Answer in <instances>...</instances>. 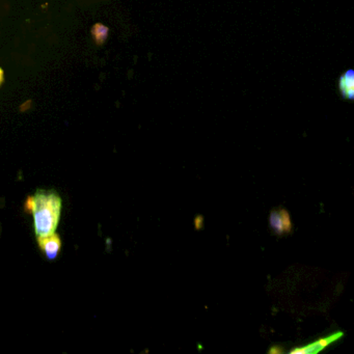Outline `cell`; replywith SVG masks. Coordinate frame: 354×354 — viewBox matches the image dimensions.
<instances>
[{"label": "cell", "instance_id": "cell-9", "mask_svg": "<svg viewBox=\"0 0 354 354\" xmlns=\"http://www.w3.org/2000/svg\"><path fill=\"white\" fill-rule=\"evenodd\" d=\"M3 81H4V71L0 69V84L3 83Z\"/></svg>", "mask_w": 354, "mask_h": 354}, {"label": "cell", "instance_id": "cell-5", "mask_svg": "<svg viewBox=\"0 0 354 354\" xmlns=\"http://www.w3.org/2000/svg\"><path fill=\"white\" fill-rule=\"evenodd\" d=\"M39 245L44 251L45 256L49 260H53L57 257L58 252L61 251L62 248V241L60 236H57L55 233L47 236V237H37Z\"/></svg>", "mask_w": 354, "mask_h": 354}, {"label": "cell", "instance_id": "cell-3", "mask_svg": "<svg viewBox=\"0 0 354 354\" xmlns=\"http://www.w3.org/2000/svg\"><path fill=\"white\" fill-rule=\"evenodd\" d=\"M341 337H343V333H336L330 337L319 339L318 341L312 344L301 346L298 348H293L292 350H290V354H316L330 346L331 344H333L334 342H336L337 340H339Z\"/></svg>", "mask_w": 354, "mask_h": 354}, {"label": "cell", "instance_id": "cell-2", "mask_svg": "<svg viewBox=\"0 0 354 354\" xmlns=\"http://www.w3.org/2000/svg\"><path fill=\"white\" fill-rule=\"evenodd\" d=\"M269 224L273 232L277 235L289 234L293 229L290 214L285 209L272 211L269 216Z\"/></svg>", "mask_w": 354, "mask_h": 354}, {"label": "cell", "instance_id": "cell-6", "mask_svg": "<svg viewBox=\"0 0 354 354\" xmlns=\"http://www.w3.org/2000/svg\"><path fill=\"white\" fill-rule=\"evenodd\" d=\"M92 33H93V36H94L96 42L99 45H101V44H103L105 42V40L107 39L109 29L105 26V25L97 23L95 26L93 27Z\"/></svg>", "mask_w": 354, "mask_h": 354}, {"label": "cell", "instance_id": "cell-8", "mask_svg": "<svg viewBox=\"0 0 354 354\" xmlns=\"http://www.w3.org/2000/svg\"><path fill=\"white\" fill-rule=\"evenodd\" d=\"M203 225H204L203 216H201V215L196 216L195 219H194V226H195V229H196V230H200L201 227H203Z\"/></svg>", "mask_w": 354, "mask_h": 354}, {"label": "cell", "instance_id": "cell-4", "mask_svg": "<svg viewBox=\"0 0 354 354\" xmlns=\"http://www.w3.org/2000/svg\"><path fill=\"white\" fill-rule=\"evenodd\" d=\"M338 92L345 101H352L354 99V71L352 69H348L340 75Z\"/></svg>", "mask_w": 354, "mask_h": 354}, {"label": "cell", "instance_id": "cell-1", "mask_svg": "<svg viewBox=\"0 0 354 354\" xmlns=\"http://www.w3.org/2000/svg\"><path fill=\"white\" fill-rule=\"evenodd\" d=\"M26 209L34 217L37 237H47L55 233L62 211V199L52 190H38L26 200Z\"/></svg>", "mask_w": 354, "mask_h": 354}, {"label": "cell", "instance_id": "cell-7", "mask_svg": "<svg viewBox=\"0 0 354 354\" xmlns=\"http://www.w3.org/2000/svg\"><path fill=\"white\" fill-rule=\"evenodd\" d=\"M284 352H285V350L281 346H272L268 350L269 354H283Z\"/></svg>", "mask_w": 354, "mask_h": 354}]
</instances>
